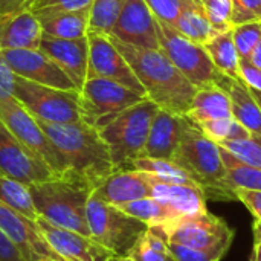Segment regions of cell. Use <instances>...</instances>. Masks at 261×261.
Listing matches in <instances>:
<instances>
[{
    "label": "cell",
    "mask_w": 261,
    "mask_h": 261,
    "mask_svg": "<svg viewBox=\"0 0 261 261\" xmlns=\"http://www.w3.org/2000/svg\"><path fill=\"white\" fill-rule=\"evenodd\" d=\"M110 38L133 69L147 98L162 110L187 116L197 89L184 76L170 58L161 49L136 47L113 37Z\"/></svg>",
    "instance_id": "6da1fadb"
},
{
    "label": "cell",
    "mask_w": 261,
    "mask_h": 261,
    "mask_svg": "<svg viewBox=\"0 0 261 261\" xmlns=\"http://www.w3.org/2000/svg\"><path fill=\"white\" fill-rule=\"evenodd\" d=\"M38 122L64 162L66 171L63 174L86 182L93 191L116 170L107 144L93 125L86 121L69 124Z\"/></svg>",
    "instance_id": "7a4b0ae2"
},
{
    "label": "cell",
    "mask_w": 261,
    "mask_h": 261,
    "mask_svg": "<svg viewBox=\"0 0 261 261\" xmlns=\"http://www.w3.org/2000/svg\"><path fill=\"white\" fill-rule=\"evenodd\" d=\"M29 190L40 217L55 226L90 237L87 203L92 187L70 174H55L47 180L29 185Z\"/></svg>",
    "instance_id": "3957f363"
},
{
    "label": "cell",
    "mask_w": 261,
    "mask_h": 261,
    "mask_svg": "<svg viewBox=\"0 0 261 261\" xmlns=\"http://www.w3.org/2000/svg\"><path fill=\"white\" fill-rule=\"evenodd\" d=\"M171 161L193 176V179L205 191L206 199L237 200L225 184L226 170L222 159L220 145L211 141L190 119Z\"/></svg>",
    "instance_id": "277c9868"
},
{
    "label": "cell",
    "mask_w": 261,
    "mask_h": 261,
    "mask_svg": "<svg viewBox=\"0 0 261 261\" xmlns=\"http://www.w3.org/2000/svg\"><path fill=\"white\" fill-rule=\"evenodd\" d=\"M158 110L159 107L145 98L99 128L116 170L128 168L135 159L142 156Z\"/></svg>",
    "instance_id": "5b68a950"
},
{
    "label": "cell",
    "mask_w": 261,
    "mask_h": 261,
    "mask_svg": "<svg viewBox=\"0 0 261 261\" xmlns=\"http://www.w3.org/2000/svg\"><path fill=\"white\" fill-rule=\"evenodd\" d=\"M156 28L161 50L196 89L222 86L225 76L217 70L203 44L188 40L173 26L158 18Z\"/></svg>",
    "instance_id": "8992f818"
},
{
    "label": "cell",
    "mask_w": 261,
    "mask_h": 261,
    "mask_svg": "<svg viewBox=\"0 0 261 261\" xmlns=\"http://www.w3.org/2000/svg\"><path fill=\"white\" fill-rule=\"evenodd\" d=\"M14 98L38 121L52 124L84 121L78 90H63L17 76Z\"/></svg>",
    "instance_id": "52a82bcc"
},
{
    "label": "cell",
    "mask_w": 261,
    "mask_h": 261,
    "mask_svg": "<svg viewBox=\"0 0 261 261\" xmlns=\"http://www.w3.org/2000/svg\"><path fill=\"white\" fill-rule=\"evenodd\" d=\"M90 237L109 249L115 257H127L136 240L148 229L144 222L122 213L90 194L87 203Z\"/></svg>",
    "instance_id": "ba28073f"
},
{
    "label": "cell",
    "mask_w": 261,
    "mask_h": 261,
    "mask_svg": "<svg viewBox=\"0 0 261 261\" xmlns=\"http://www.w3.org/2000/svg\"><path fill=\"white\" fill-rule=\"evenodd\" d=\"M83 118L95 128H101L124 110L141 102L147 96L106 78H87L81 87Z\"/></svg>",
    "instance_id": "9c48e42d"
},
{
    "label": "cell",
    "mask_w": 261,
    "mask_h": 261,
    "mask_svg": "<svg viewBox=\"0 0 261 261\" xmlns=\"http://www.w3.org/2000/svg\"><path fill=\"white\" fill-rule=\"evenodd\" d=\"M165 242L206 249L226 240H234V229L225 220L210 214L208 211L197 216H182L164 222L156 226H148Z\"/></svg>",
    "instance_id": "30bf717a"
},
{
    "label": "cell",
    "mask_w": 261,
    "mask_h": 261,
    "mask_svg": "<svg viewBox=\"0 0 261 261\" xmlns=\"http://www.w3.org/2000/svg\"><path fill=\"white\" fill-rule=\"evenodd\" d=\"M0 118L15 138L34 154L43 159L55 174L66 171L60 153L55 150L40 122L15 98L0 101Z\"/></svg>",
    "instance_id": "8fae6325"
},
{
    "label": "cell",
    "mask_w": 261,
    "mask_h": 261,
    "mask_svg": "<svg viewBox=\"0 0 261 261\" xmlns=\"http://www.w3.org/2000/svg\"><path fill=\"white\" fill-rule=\"evenodd\" d=\"M89 38V69L87 78H106L116 81L144 96L145 90L136 78L133 69L113 44L107 34L87 32Z\"/></svg>",
    "instance_id": "7c38bea8"
},
{
    "label": "cell",
    "mask_w": 261,
    "mask_h": 261,
    "mask_svg": "<svg viewBox=\"0 0 261 261\" xmlns=\"http://www.w3.org/2000/svg\"><path fill=\"white\" fill-rule=\"evenodd\" d=\"M0 173L26 185L55 176L49 165L26 148L0 118Z\"/></svg>",
    "instance_id": "4fadbf2b"
},
{
    "label": "cell",
    "mask_w": 261,
    "mask_h": 261,
    "mask_svg": "<svg viewBox=\"0 0 261 261\" xmlns=\"http://www.w3.org/2000/svg\"><path fill=\"white\" fill-rule=\"evenodd\" d=\"M6 61L17 76L63 90H78L67 73L41 49H9L3 50Z\"/></svg>",
    "instance_id": "5bb4252c"
},
{
    "label": "cell",
    "mask_w": 261,
    "mask_h": 261,
    "mask_svg": "<svg viewBox=\"0 0 261 261\" xmlns=\"http://www.w3.org/2000/svg\"><path fill=\"white\" fill-rule=\"evenodd\" d=\"M0 229L17 246L24 261L61 260L40 232L35 220L0 202ZM64 261V260H63Z\"/></svg>",
    "instance_id": "9a60e30c"
},
{
    "label": "cell",
    "mask_w": 261,
    "mask_h": 261,
    "mask_svg": "<svg viewBox=\"0 0 261 261\" xmlns=\"http://www.w3.org/2000/svg\"><path fill=\"white\" fill-rule=\"evenodd\" d=\"M52 251L64 261H110L115 255L92 237L52 225L43 217L35 220Z\"/></svg>",
    "instance_id": "2e32d148"
},
{
    "label": "cell",
    "mask_w": 261,
    "mask_h": 261,
    "mask_svg": "<svg viewBox=\"0 0 261 261\" xmlns=\"http://www.w3.org/2000/svg\"><path fill=\"white\" fill-rule=\"evenodd\" d=\"M109 35L136 47L161 49L156 17L145 0H128Z\"/></svg>",
    "instance_id": "e0dca14e"
},
{
    "label": "cell",
    "mask_w": 261,
    "mask_h": 261,
    "mask_svg": "<svg viewBox=\"0 0 261 261\" xmlns=\"http://www.w3.org/2000/svg\"><path fill=\"white\" fill-rule=\"evenodd\" d=\"M44 54H47L76 84L81 92L87 80L89 69V38H57L44 35L41 37L40 47Z\"/></svg>",
    "instance_id": "ac0fdd59"
},
{
    "label": "cell",
    "mask_w": 261,
    "mask_h": 261,
    "mask_svg": "<svg viewBox=\"0 0 261 261\" xmlns=\"http://www.w3.org/2000/svg\"><path fill=\"white\" fill-rule=\"evenodd\" d=\"M92 196L113 206L151 197L150 185L145 174L132 168L115 170L98 187L93 188Z\"/></svg>",
    "instance_id": "d6986e66"
},
{
    "label": "cell",
    "mask_w": 261,
    "mask_h": 261,
    "mask_svg": "<svg viewBox=\"0 0 261 261\" xmlns=\"http://www.w3.org/2000/svg\"><path fill=\"white\" fill-rule=\"evenodd\" d=\"M144 173V171H142ZM151 190V197L171 208L179 217L206 213V196L199 185L170 184L144 173Z\"/></svg>",
    "instance_id": "ffe728a7"
},
{
    "label": "cell",
    "mask_w": 261,
    "mask_h": 261,
    "mask_svg": "<svg viewBox=\"0 0 261 261\" xmlns=\"http://www.w3.org/2000/svg\"><path fill=\"white\" fill-rule=\"evenodd\" d=\"M187 122V116L159 109L151 122L147 144L141 158L173 159L180 144Z\"/></svg>",
    "instance_id": "44dd1931"
},
{
    "label": "cell",
    "mask_w": 261,
    "mask_h": 261,
    "mask_svg": "<svg viewBox=\"0 0 261 261\" xmlns=\"http://www.w3.org/2000/svg\"><path fill=\"white\" fill-rule=\"evenodd\" d=\"M43 31L38 18L28 9L0 14V52L9 49H38Z\"/></svg>",
    "instance_id": "7402d4cb"
},
{
    "label": "cell",
    "mask_w": 261,
    "mask_h": 261,
    "mask_svg": "<svg viewBox=\"0 0 261 261\" xmlns=\"http://www.w3.org/2000/svg\"><path fill=\"white\" fill-rule=\"evenodd\" d=\"M187 118L194 124L232 118V104L228 90L222 86H208L197 89Z\"/></svg>",
    "instance_id": "603a6c76"
},
{
    "label": "cell",
    "mask_w": 261,
    "mask_h": 261,
    "mask_svg": "<svg viewBox=\"0 0 261 261\" xmlns=\"http://www.w3.org/2000/svg\"><path fill=\"white\" fill-rule=\"evenodd\" d=\"M44 35L57 38H81L89 32L90 9L81 11H49L35 15Z\"/></svg>",
    "instance_id": "cb8c5ba5"
},
{
    "label": "cell",
    "mask_w": 261,
    "mask_h": 261,
    "mask_svg": "<svg viewBox=\"0 0 261 261\" xmlns=\"http://www.w3.org/2000/svg\"><path fill=\"white\" fill-rule=\"evenodd\" d=\"M222 87H225L231 96L232 118L237 119L252 135L261 136V107L251 93L248 84H245L240 78L225 76Z\"/></svg>",
    "instance_id": "d4e9b609"
},
{
    "label": "cell",
    "mask_w": 261,
    "mask_h": 261,
    "mask_svg": "<svg viewBox=\"0 0 261 261\" xmlns=\"http://www.w3.org/2000/svg\"><path fill=\"white\" fill-rule=\"evenodd\" d=\"M203 46H205L206 52L210 54L214 66L223 76L240 78L239 76L240 55H239L236 43H234L232 29L217 34Z\"/></svg>",
    "instance_id": "484cf974"
},
{
    "label": "cell",
    "mask_w": 261,
    "mask_h": 261,
    "mask_svg": "<svg viewBox=\"0 0 261 261\" xmlns=\"http://www.w3.org/2000/svg\"><path fill=\"white\" fill-rule=\"evenodd\" d=\"M173 28L188 40L199 44H206L213 37L217 35L205 9L199 2H193L190 6H187Z\"/></svg>",
    "instance_id": "4316f807"
},
{
    "label": "cell",
    "mask_w": 261,
    "mask_h": 261,
    "mask_svg": "<svg viewBox=\"0 0 261 261\" xmlns=\"http://www.w3.org/2000/svg\"><path fill=\"white\" fill-rule=\"evenodd\" d=\"M220 151H222V159H223L225 170H226L225 184H226V188L232 194L236 193V190L261 191V170L240 162L236 156H232L228 150L222 147H220Z\"/></svg>",
    "instance_id": "83f0119b"
},
{
    "label": "cell",
    "mask_w": 261,
    "mask_h": 261,
    "mask_svg": "<svg viewBox=\"0 0 261 261\" xmlns=\"http://www.w3.org/2000/svg\"><path fill=\"white\" fill-rule=\"evenodd\" d=\"M128 168L148 173V174H151L153 177H156V179H159L162 182L185 184V185H199L188 171H185L180 165H177L171 159L138 158V159H135L128 165Z\"/></svg>",
    "instance_id": "f1b7e54d"
},
{
    "label": "cell",
    "mask_w": 261,
    "mask_h": 261,
    "mask_svg": "<svg viewBox=\"0 0 261 261\" xmlns=\"http://www.w3.org/2000/svg\"><path fill=\"white\" fill-rule=\"evenodd\" d=\"M0 202L26 216L31 220H37L38 213L35 210L29 185L15 180L0 173Z\"/></svg>",
    "instance_id": "f546056e"
},
{
    "label": "cell",
    "mask_w": 261,
    "mask_h": 261,
    "mask_svg": "<svg viewBox=\"0 0 261 261\" xmlns=\"http://www.w3.org/2000/svg\"><path fill=\"white\" fill-rule=\"evenodd\" d=\"M118 208L122 213L144 222L148 226H156V225H161L164 222H168V220L179 217L171 208H168L167 205L161 203L159 200H156L153 197H145V199L127 202V203L118 205Z\"/></svg>",
    "instance_id": "4dcf8cb0"
},
{
    "label": "cell",
    "mask_w": 261,
    "mask_h": 261,
    "mask_svg": "<svg viewBox=\"0 0 261 261\" xmlns=\"http://www.w3.org/2000/svg\"><path fill=\"white\" fill-rule=\"evenodd\" d=\"M125 258L130 261H176L170 254L167 242L150 228L142 232Z\"/></svg>",
    "instance_id": "1f68e13d"
},
{
    "label": "cell",
    "mask_w": 261,
    "mask_h": 261,
    "mask_svg": "<svg viewBox=\"0 0 261 261\" xmlns=\"http://www.w3.org/2000/svg\"><path fill=\"white\" fill-rule=\"evenodd\" d=\"M128 0H95L90 6L89 32L110 34Z\"/></svg>",
    "instance_id": "d6a6232c"
},
{
    "label": "cell",
    "mask_w": 261,
    "mask_h": 261,
    "mask_svg": "<svg viewBox=\"0 0 261 261\" xmlns=\"http://www.w3.org/2000/svg\"><path fill=\"white\" fill-rule=\"evenodd\" d=\"M211 141L216 144H222L225 141H237L249 138L252 133L245 128L237 119L234 118H223V119H214L196 124Z\"/></svg>",
    "instance_id": "836d02e7"
},
{
    "label": "cell",
    "mask_w": 261,
    "mask_h": 261,
    "mask_svg": "<svg viewBox=\"0 0 261 261\" xmlns=\"http://www.w3.org/2000/svg\"><path fill=\"white\" fill-rule=\"evenodd\" d=\"M231 245L232 240H226L216 246L199 249V248H190V246L167 242L170 254L176 261H220L229 251Z\"/></svg>",
    "instance_id": "e575fe53"
},
{
    "label": "cell",
    "mask_w": 261,
    "mask_h": 261,
    "mask_svg": "<svg viewBox=\"0 0 261 261\" xmlns=\"http://www.w3.org/2000/svg\"><path fill=\"white\" fill-rule=\"evenodd\" d=\"M222 148L228 150L232 156H236L240 162L261 170V136L251 135L245 139L237 141H225L219 144Z\"/></svg>",
    "instance_id": "d590c367"
},
{
    "label": "cell",
    "mask_w": 261,
    "mask_h": 261,
    "mask_svg": "<svg viewBox=\"0 0 261 261\" xmlns=\"http://www.w3.org/2000/svg\"><path fill=\"white\" fill-rule=\"evenodd\" d=\"M213 28L217 34L231 31L232 26V0H200Z\"/></svg>",
    "instance_id": "8d00e7d4"
},
{
    "label": "cell",
    "mask_w": 261,
    "mask_h": 261,
    "mask_svg": "<svg viewBox=\"0 0 261 261\" xmlns=\"http://www.w3.org/2000/svg\"><path fill=\"white\" fill-rule=\"evenodd\" d=\"M232 37L240 60H248L261 40V21L245 23L232 28Z\"/></svg>",
    "instance_id": "74e56055"
},
{
    "label": "cell",
    "mask_w": 261,
    "mask_h": 261,
    "mask_svg": "<svg viewBox=\"0 0 261 261\" xmlns=\"http://www.w3.org/2000/svg\"><path fill=\"white\" fill-rule=\"evenodd\" d=\"M193 2L196 0H145L153 15L170 26L176 24L184 9L190 6Z\"/></svg>",
    "instance_id": "f35d334b"
},
{
    "label": "cell",
    "mask_w": 261,
    "mask_h": 261,
    "mask_svg": "<svg viewBox=\"0 0 261 261\" xmlns=\"http://www.w3.org/2000/svg\"><path fill=\"white\" fill-rule=\"evenodd\" d=\"M95 0H28L24 9L31 11L34 15L49 12V11H81L90 9Z\"/></svg>",
    "instance_id": "ab89813d"
},
{
    "label": "cell",
    "mask_w": 261,
    "mask_h": 261,
    "mask_svg": "<svg viewBox=\"0 0 261 261\" xmlns=\"http://www.w3.org/2000/svg\"><path fill=\"white\" fill-rule=\"evenodd\" d=\"M261 21V0H232V26Z\"/></svg>",
    "instance_id": "60d3db41"
},
{
    "label": "cell",
    "mask_w": 261,
    "mask_h": 261,
    "mask_svg": "<svg viewBox=\"0 0 261 261\" xmlns=\"http://www.w3.org/2000/svg\"><path fill=\"white\" fill-rule=\"evenodd\" d=\"M15 72L11 69L3 52H0V101L14 98L15 89Z\"/></svg>",
    "instance_id": "b9f144b4"
},
{
    "label": "cell",
    "mask_w": 261,
    "mask_h": 261,
    "mask_svg": "<svg viewBox=\"0 0 261 261\" xmlns=\"http://www.w3.org/2000/svg\"><path fill=\"white\" fill-rule=\"evenodd\" d=\"M239 76L249 87L261 90V69L254 66L249 60H240Z\"/></svg>",
    "instance_id": "7bdbcfd3"
},
{
    "label": "cell",
    "mask_w": 261,
    "mask_h": 261,
    "mask_svg": "<svg viewBox=\"0 0 261 261\" xmlns=\"http://www.w3.org/2000/svg\"><path fill=\"white\" fill-rule=\"evenodd\" d=\"M236 197L240 200L257 220L261 222V191H251V190H236Z\"/></svg>",
    "instance_id": "ee69618b"
},
{
    "label": "cell",
    "mask_w": 261,
    "mask_h": 261,
    "mask_svg": "<svg viewBox=\"0 0 261 261\" xmlns=\"http://www.w3.org/2000/svg\"><path fill=\"white\" fill-rule=\"evenodd\" d=\"M0 261H24L17 246L0 229Z\"/></svg>",
    "instance_id": "f6af8a7d"
},
{
    "label": "cell",
    "mask_w": 261,
    "mask_h": 261,
    "mask_svg": "<svg viewBox=\"0 0 261 261\" xmlns=\"http://www.w3.org/2000/svg\"><path fill=\"white\" fill-rule=\"evenodd\" d=\"M28 0H0V14L23 9Z\"/></svg>",
    "instance_id": "bcb514c9"
},
{
    "label": "cell",
    "mask_w": 261,
    "mask_h": 261,
    "mask_svg": "<svg viewBox=\"0 0 261 261\" xmlns=\"http://www.w3.org/2000/svg\"><path fill=\"white\" fill-rule=\"evenodd\" d=\"M254 66H257V67H260L261 69V40L258 41V44L255 46V49L252 50V54H251V57L248 58Z\"/></svg>",
    "instance_id": "7dc6e473"
},
{
    "label": "cell",
    "mask_w": 261,
    "mask_h": 261,
    "mask_svg": "<svg viewBox=\"0 0 261 261\" xmlns=\"http://www.w3.org/2000/svg\"><path fill=\"white\" fill-rule=\"evenodd\" d=\"M251 261H261V243L255 242L254 243V251L251 255Z\"/></svg>",
    "instance_id": "c3c4849f"
},
{
    "label": "cell",
    "mask_w": 261,
    "mask_h": 261,
    "mask_svg": "<svg viewBox=\"0 0 261 261\" xmlns=\"http://www.w3.org/2000/svg\"><path fill=\"white\" fill-rule=\"evenodd\" d=\"M254 237H255V242H260L261 243V222L260 220H257L255 219V222H254Z\"/></svg>",
    "instance_id": "681fc988"
},
{
    "label": "cell",
    "mask_w": 261,
    "mask_h": 261,
    "mask_svg": "<svg viewBox=\"0 0 261 261\" xmlns=\"http://www.w3.org/2000/svg\"><path fill=\"white\" fill-rule=\"evenodd\" d=\"M249 87V86H248ZM249 90H251V93L254 95V98L257 99V102H258V106L261 107V90H257V89H252V87H249Z\"/></svg>",
    "instance_id": "f907efd6"
},
{
    "label": "cell",
    "mask_w": 261,
    "mask_h": 261,
    "mask_svg": "<svg viewBox=\"0 0 261 261\" xmlns=\"http://www.w3.org/2000/svg\"><path fill=\"white\" fill-rule=\"evenodd\" d=\"M110 261H130L128 258H125V257H113Z\"/></svg>",
    "instance_id": "816d5d0a"
},
{
    "label": "cell",
    "mask_w": 261,
    "mask_h": 261,
    "mask_svg": "<svg viewBox=\"0 0 261 261\" xmlns=\"http://www.w3.org/2000/svg\"><path fill=\"white\" fill-rule=\"evenodd\" d=\"M47 261H63V260H47Z\"/></svg>",
    "instance_id": "f5cc1de1"
},
{
    "label": "cell",
    "mask_w": 261,
    "mask_h": 261,
    "mask_svg": "<svg viewBox=\"0 0 261 261\" xmlns=\"http://www.w3.org/2000/svg\"><path fill=\"white\" fill-rule=\"evenodd\" d=\"M196 2H199V3H200V0H196Z\"/></svg>",
    "instance_id": "db71d44e"
}]
</instances>
